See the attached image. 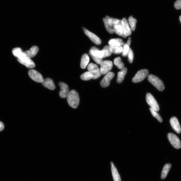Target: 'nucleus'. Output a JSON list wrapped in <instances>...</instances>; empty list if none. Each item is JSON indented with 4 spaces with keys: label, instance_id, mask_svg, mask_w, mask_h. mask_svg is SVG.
<instances>
[{
    "label": "nucleus",
    "instance_id": "obj_11",
    "mask_svg": "<svg viewBox=\"0 0 181 181\" xmlns=\"http://www.w3.org/2000/svg\"><path fill=\"white\" fill-rule=\"evenodd\" d=\"M114 76V74L110 72L104 77L100 82V85L102 87L105 88L108 87L110 85V81Z\"/></svg>",
    "mask_w": 181,
    "mask_h": 181
},
{
    "label": "nucleus",
    "instance_id": "obj_33",
    "mask_svg": "<svg viewBox=\"0 0 181 181\" xmlns=\"http://www.w3.org/2000/svg\"><path fill=\"white\" fill-rule=\"evenodd\" d=\"M127 56L129 62L130 63H132L133 62V59H134V54H133L132 50L130 48Z\"/></svg>",
    "mask_w": 181,
    "mask_h": 181
},
{
    "label": "nucleus",
    "instance_id": "obj_19",
    "mask_svg": "<svg viewBox=\"0 0 181 181\" xmlns=\"http://www.w3.org/2000/svg\"><path fill=\"white\" fill-rule=\"evenodd\" d=\"M124 43L123 40L120 38L112 39L109 41V46L111 47L122 46Z\"/></svg>",
    "mask_w": 181,
    "mask_h": 181
},
{
    "label": "nucleus",
    "instance_id": "obj_12",
    "mask_svg": "<svg viewBox=\"0 0 181 181\" xmlns=\"http://www.w3.org/2000/svg\"><path fill=\"white\" fill-rule=\"evenodd\" d=\"M59 85L60 87L59 95L61 98H65L67 97L69 92V87L68 85L63 82H60Z\"/></svg>",
    "mask_w": 181,
    "mask_h": 181
},
{
    "label": "nucleus",
    "instance_id": "obj_13",
    "mask_svg": "<svg viewBox=\"0 0 181 181\" xmlns=\"http://www.w3.org/2000/svg\"><path fill=\"white\" fill-rule=\"evenodd\" d=\"M170 123L173 129L178 134H180L181 132V128L179 121L175 117H172L170 119Z\"/></svg>",
    "mask_w": 181,
    "mask_h": 181
},
{
    "label": "nucleus",
    "instance_id": "obj_6",
    "mask_svg": "<svg viewBox=\"0 0 181 181\" xmlns=\"http://www.w3.org/2000/svg\"><path fill=\"white\" fill-rule=\"evenodd\" d=\"M149 72L146 69H143L138 71L132 79V82L134 83H138L144 80L148 75Z\"/></svg>",
    "mask_w": 181,
    "mask_h": 181
},
{
    "label": "nucleus",
    "instance_id": "obj_26",
    "mask_svg": "<svg viewBox=\"0 0 181 181\" xmlns=\"http://www.w3.org/2000/svg\"><path fill=\"white\" fill-rule=\"evenodd\" d=\"M110 47L112 52L114 54H120L123 52V48L121 46Z\"/></svg>",
    "mask_w": 181,
    "mask_h": 181
},
{
    "label": "nucleus",
    "instance_id": "obj_27",
    "mask_svg": "<svg viewBox=\"0 0 181 181\" xmlns=\"http://www.w3.org/2000/svg\"><path fill=\"white\" fill-rule=\"evenodd\" d=\"M129 22L131 30L132 31H134L135 30L136 24L137 22V20L133 18L132 16H131L129 18Z\"/></svg>",
    "mask_w": 181,
    "mask_h": 181
},
{
    "label": "nucleus",
    "instance_id": "obj_5",
    "mask_svg": "<svg viewBox=\"0 0 181 181\" xmlns=\"http://www.w3.org/2000/svg\"><path fill=\"white\" fill-rule=\"evenodd\" d=\"M167 137L170 143L175 148L180 149L181 148V142L177 135L169 133L167 135Z\"/></svg>",
    "mask_w": 181,
    "mask_h": 181
},
{
    "label": "nucleus",
    "instance_id": "obj_25",
    "mask_svg": "<svg viewBox=\"0 0 181 181\" xmlns=\"http://www.w3.org/2000/svg\"><path fill=\"white\" fill-rule=\"evenodd\" d=\"M114 65L120 70H121L124 68V63L122 62L120 57H118L115 58L114 60Z\"/></svg>",
    "mask_w": 181,
    "mask_h": 181
},
{
    "label": "nucleus",
    "instance_id": "obj_36",
    "mask_svg": "<svg viewBox=\"0 0 181 181\" xmlns=\"http://www.w3.org/2000/svg\"><path fill=\"white\" fill-rule=\"evenodd\" d=\"M130 43H131V38L129 37V38L128 40V41L126 44L128 45H129V46H130Z\"/></svg>",
    "mask_w": 181,
    "mask_h": 181
},
{
    "label": "nucleus",
    "instance_id": "obj_23",
    "mask_svg": "<svg viewBox=\"0 0 181 181\" xmlns=\"http://www.w3.org/2000/svg\"><path fill=\"white\" fill-rule=\"evenodd\" d=\"M171 166V165L170 164H167L165 165L162 172L161 178L162 180L164 179L166 177Z\"/></svg>",
    "mask_w": 181,
    "mask_h": 181
},
{
    "label": "nucleus",
    "instance_id": "obj_24",
    "mask_svg": "<svg viewBox=\"0 0 181 181\" xmlns=\"http://www.w3.org/2000/svg\"><path fill=\"white\" fill-rule=\"evenodd\" d=\"M87 69L90 72L93 74L97 73L100 71V69L98 66L93 63L89 64L88 65Z\"/></svg>",
    "mask_w": 181,
    "mask_h": 181
},
{
    "label": "nucleus",
    "instance_id": "obj_18",
    "mask_svg": "<svg viewBox=\"0 0 181 181\" xmlns=\"http://www.w3.org/2000/svg\"><path fill=\"white\" fill-rule=\"evenodd\" d=\"M12 53L13 55L17 59H20L26 56L24 52L21 48L19 47L15 48L12 50Z\"/></svg>",
    "mask_w": 181,
    "mask_h": 181
},
{
    "label": "nucleus",
    "instance_id": "obj_3",
    "mask_svg": "<svg viewBox=\"0 0 181 181\" xmlns=\"http://www.w3.org/2000/svg\"><path fill=\"white\" fill-rule=\"evenodd\" d=\"M113 67V63L110 60L103 61L100 64V71L102 75L110 72Z\"/></svg>",
    "mask_w": 181,
    "mask_h": 181
},
{
    "label": "nucleus",
    "instance_id": "obj_32",
    "mask_svg": "<svg viewBox=\"0 0 181 181\" xmlns=\"http://www.w3.org/2000/svg\"><path fill=\"white\" fill-rule=\"evenodd\" d=\"M89 54L90 56H91V57L93 58V59L96 63H97L98 65H100V64L103 61L102 59L96 56L95 55L93 54L92 50L90 49L89 51Z\"/></svg>",
    "mask_w": 181,
    "mask_h": 181
},
{
    "label": "nucleus",
    "instance_id": "obj_14",
    "mask_svg": "<svg viewBox=\"0 0 181 181\" xmlns=\"http://www.w3.org/2000/svg\"><path fill=\"white\" fill-rule=\"evenodd\" d=\"M121 21L122 28L125 35L127 37L130 36L132 34V30L130 28L127 20L126 18H124Z\"/></svg>",
    "mask_w": 181,
    "mask_h": 181
},
{
    "label": "nucleus",
    "instance_id": "obj_21",
    "mask_svg": "<svg viewBox=\"0 0 181 181\" xmlns=\"http://www.w3.org/2000/svg\"><path fill=\"white\" fill-rule=\"evenodd\" d=\"M114 32L116 33L120 36H121L126 38L127 37L124 33L123 28L122 25H116L113 27V29Z\"/></svg>",
    "mask_w": 181,
    "mask_h": 181
},
{
    "label": "nucleus",
    "instance_id": "obj_1",
    "mask_svg": "<svg viewBox=\"0 0 181 181\" xmlns=\"http://www.w3.org/2000/svg\"><path fill=\"white\" fill-rule=\"evenodd\" d=\"M68 104L74 109L78 107L79 103V97L78 93L73 90L69 92L67 96Z\"/></svg>",
    "mask_w": 181,
    "mask_h": 181
},
{
    "label": "nucleus",
    "instance_id": "obj_7",
    "mask_svg": "<svg viewBox=\"0 0 181 181\" xmlns=\"http://www.w3.org/2000/svg\"><path fill=\"white\" fill-rule=\"evenodd\" d=\"M28 74L30 78L36 82L42 83L44 79L41 74L36 70L31 69L28 71Z\"/></svg>",
    "mask_w": 181,
    "mask_h": 181
},
{
    "label": "nucleus",
    "instance_id": "obj_28",
    "mask_svg": "<svg viewBox=\"0 0 181 181\" xmlns=\"http://www.w3.org/2000/svg\"><path fill=\"white\" fill-rule=\"evenodd\" d=\"M103 21L104 23L106 29L109 33L113 34L114 32L113 30V27L109 24L108 22L107 18L105 17L103 18Z\"/></svg>",
    "mask_w": 181,
    "mask_h": 181
},
{
    "label": "nucleus",
    "instance_id": "obj_22",
    "mask_svg": "<svg viewBox=\"0 0 181 181\" xmlns=\"http://www.w3.org/2000/svg\"><path fill=\"white\" fill-rule=\"evenodd\" d=\"M90 60L89 55L87 54H85L82 55L81 58L80 66L82 69L86 68Z\"/></svg>",
    "mask_w": 181,
    "mask_h": 181
},
{
    "label": "nucleus",
    "instance_id": "obj_10",
    "mask_svg": "<svg viewBox=\"0 0 181 181\" xmlns=\"http://www.w3.org/2000/svg\"><path fill=\"white\" fill-rule=\"evenodd\" d=\"M82 29H83L85 34L95 44L98 45L102 44V41H101L100 39L97 35H96L92 33L91 32L88 30L84 27H82Z\"/></svg>",
    "mask_w": 181,
    "mask_h": 181
},
{
    "label": "nucleus",
    "instance_id": "obj_9",
    "mask_svg": "<svg viewBox=\"0 0 181 181\" xmlns=\"http://www.w3.org/2000/svg\"><path fill=\"white\" fill-rule=\"evenodd\" d=\"M101 75H102V74L101 73L100 71L96 74L92 73L89 71H87L82 74L81 76V78L84 81H88L91 79H96L99 78Z\"/></svg>",
    "mask_w": 181,
    "mask_h": 181
},
{
    "label": "nucleus",
    "instance_id": "obj_31",
    "mask_svg": "<svg viewBox=\"0 0 181 181\" xmlns=\"http://www.w3.org/2000/svg\"><path fill=\"white\" fill-rule=\"evenodd\" d=\"M150 110L154 118L157 119L159 122H162L163 121V119H162L161 116L157 113V111L154 110L151 108H150Z\"/></svg>",
    "mask_w": 181,
    "mask_h": 181
},
{
    "label": "nucleus",
    "instance_id": "obj_20",
    "mask_svg": "<svg viewBox=\"0 0 181 181\" xmlns=\"http://www.w3.org/2000/svg\"><path fill=\"white\" fill-rule=\"evenodd\" d=\"M127 72V69L126 68H124L121 71L118 73V78L117 79V82L118 83H121L124 80V77L126 76Z\"/></svg>",
    "mask_w": 181,
    "mask_h": 181
},
{
    "label": "nucleus",
    "instance_id": "obj_17",
    "mask_svg": "<svg viewBox=\"0 0 181 181\" xmlns=\"http://www.w3.org/2000/svg\"><path fill=\"white\" fill-rule=\"evenodd\" d=\"M111 169L114 181H121V178L113 162H111Z\"/></svg>",
    "mask_w": 181,
    "mask_h": 181
},
{
    "label": "nucleus",
    "instance_id": "obj_4",
    "mask_svg": "<svg viewBox=\"0 0 181 181\" xmlns=\"http://www.w3.org/2000/svg\"><path fill=\"white\" fill-rule=\"evenodd\" d=\"M146 100L148 104L150 106L151 108L157 112L159 110L160 107L158 103L150 93H148L146 94Z\"/></svg>",
    "mask_w": 181,
    "mask_h": 181
},
{
    "label": "nucleus",
    "instance_id": "obj_8",
    "mask_svg": "<svg viewBox=\"0 0 181 181\" xmlns=\"http://www.w3.org/2000/svg\"><path fill=\"white\" fill-rule=\"evenodd\" d=\"M18 62L24 65L28 68H33L35 66V64L31 58L27 57H24L20 59H17Z\"/></svg>",
    "mask_w": 181,
    "mask_h": 181
},
{
    "label": "nucleus",
    "instance_id": "obj_30",
    "mask_svg": "<svg viewBox=\"0 0 181 181\" xmlns=\"http://www.w3.org/2000/svg\"><path fill=\"white\" fill-rule=\"evenodd\" d=\"M122 47L123 48V50L122 54V56L123 57L127 56L130 49L129 46L126 43H124Z\"/></svg>",
    "mask_w": 181,
    "mask_h": 181
},
{
    "label": "nucleus",
    "instance_id": "obj_37",
    "mask_svg": "<svg viewBox=\"0 0 181 181\" xmlns=\"http://www.w3.org/2000/svg\"><path fill=\"white\" fill-rule=\"evenodd\" d=\"M180 22L181 23V15L180 16Z\"/></svg>",
    "mask_w": 181,
    "mask_h": 181
},
{
    "label": "nucleus",
    "instance_id": "obj_16",
    "mask_svg": "<svg viewBox=\"0 0 181 181\" xmlns=\"http://www.w3.org/2000/svg\"><path fill=\"white\" fill-rule=\"evenodd\" d=\"M38 51V47L36 46H34L32 47L29 50L24 52V53L26 57L31 58L35 56Z\"/></svg>",
    "mask_w": 181,
    "mask_h": 181
},
{
    "label": "nucleus",
    "instance_id": "obj_29",
    "mask_svg": "<svg viewBox=\"0 0 181 181\" xmlns=\"http://www.w3.org/2000/svg\"><path fill=\"white\" fill-rule=\"evenodd\" d=\"M102 50L104 52V58L110 56L112 54V52L110 47V46L106 45V46L104 47Z\"/></svg>",
    "mask_w": 181,
    "mask_h": 181
},
{
    "label": "nucleus",
    "instance_id": "obj_2",
    "mask_svg": "<svg viewBox=\"0 0 181 181\" xmlns=\"http://www.w3.org/2000/svg\"><path fill=\"white\" fill-rule=\"evenodd\" d=\"M148 80L159 91H162L165 89L163 82L158 77L149 74L148 76Z\"/></svg>",
    "mask_w": 181,
    "mask_h": 181
},
{
    "label": "nucleus",
    "instance_id": "obj_35",
    "mask_svg": "<svg viewBox=\"0 0 181 181\" xmlns=\"http://www.w3.org/2000/svg\"><path fill=\"white\" fill-rule=\"evenodd\" d=\"M4 128V125L3 123L0 121V132L2 131Z\"/></svg>",
    "mask_w": 181,
    "mask_h": 181
},
{
    "label": "nucleus",
    "instance_id": "obj_15",
    "mask_svg": "<svg viewBox=\"0 0 181 181\" xmlns=\"http://www.w3.org/2000/svg\"><path fill=\"white\" fill-rule=\"evenodd\" d=\"M42 83L44 87L50 90H54L55 88L54 81L51 79L47 78L44 79Z\"/></svg>",
    "mask_w": 181,
    "mask_h": 181
},
{
    "label": "nucleus",
    "instance_id": "obj_34",
    "mask_svg": "<svg viewBox=\"0 0 181 181\" xmlns=\"http://www.w3.org/2000/svg\"><path fill=\"white\" fill-rule=\"evenodd\" d=\"M174 6L176 9L177 10L181 9V0H177L175 2Z\"/></svg>",
    "mask_w": 181,
    "mask_h": 181
}]
</instances>
